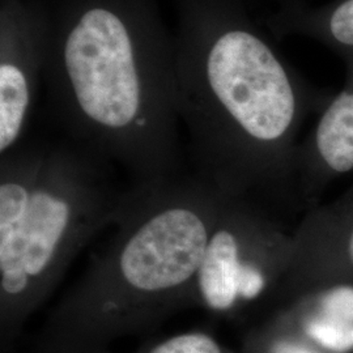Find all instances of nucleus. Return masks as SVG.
<instances>
[{
	"label": "nucleus",
	"mask_w": 353,
	"mask_h": 353,
	"mask_svg": "<svg viewBox=\"0 0 353 353\" xmlns=\"http://www.w3.org/2000/svg\"><path fill=\"white\" fill-rule=\"evenodd\" d=\"M174 41L181 123L192 174L287 214L297 195L309 97L239 0H181Z\"/></svg>",
	"instance_id": "1"
},
{
	"label": "nucleus",
	"mask_w": 353,
	"mask_h": 353,
	"mask_svg": "<svg viewBox=\"0 0 353 353\" xmlns=\"http://www.w3.org/2000/svg\"><path fill=\"white\" fill-rule=\"evenodd\" d=\"M43 79L65 138L132 185L185 176L174 41L153 0H64Z\"/></svg>",
	"instance_id": "2"
},
{
	"label": "nucleus",
	"mask_w": 353,
	"mask_h": 353,
	"mask_svg": "<svg viewBox=\"0 0 353 353\" xmlns=\"http://www.w3.org/2000/svg\"><path fill=\"white\" fill-rule=\"evenodd\" d=\"M227 196L192 173L131 183L110 242L51 310L42 353L100 352L103 343L192 306L203 255Z\"/></svg>",
	"instance_id": "3"
},
{
	"label": "nucleus",
	"mask_w": 353,
	"mask_h": 353,
	"mask_svg": "<svg viewBox=\"0 0 353 353\" xmlns=\"http://www.w3.org/2000/svg\"><path fill=\"white\" fill-rule=\"evenodd\" d=\"M115 166L62 135L0 159V319L6 344L54 294L92 240L114 227L130 188Z\"/></svg>",
	"instance_id": "4"
},
{
	"label": "nucleus",
	"mask_w": 353,
	"mask_h": 353,
	"mask_svg": "<svg viewBox=\"0 0 353 353\" xmlns=\"http://www.w3.org/2000/svg\"><path fill=\"white\" fill-rule=\"evenodd\" d=\"M292 234L283 214L228 195L203 255L192 306L229 321L267 316L288 274Z\"/></svg>",
	"instance_id": "5"
},
{
	"label": "nucleus",
	"mask_w": 353,
	"mask_h": 353,
	"mask_svg": "<svg viewBox=\"0 0 353 353\" xmlns=\"http://www.w3.org/2000/svg\"><path fill=\"white\" fill-rule=\"evenodd\" d=\"M50 17L29 0H4L0 14V156L28 139L43 77Z\"/></svg>",
	"instance_id": "6"
},
{
	"label": "nucleus",
	"mask_w": 353,
	"mask_h": 353,
	"mask_svg": "<svg viewBox=\"0 0 353 353\" xmlns=\"http://www.w3.org/2000/svg\"><path fill=\"white\" fill-rule=\"evenodd\" d=\"M353 281V186L310 207L293 228L290 268L275 307L306 290Z\"/></svg>",
	"instance_id": "7"
},
{
	"label": "nucleus",
	"mask_w": 353,
	"mask_h": 353,
	"mask_svg": "<svg viewBox=\"0 0 353 353\" xmlns=\"http://www.w3.org/2000/svg\"><path fill=\"white\" fill-rule=\"evenodd\" d=\"M341 93L323 109L301 141L297 156V195L303 210L319 203L331 183L353 173V55Z\"/></svg>",
	"instance_id": "8"
},
{
	"label": "nucleus",
	"mask_w": 353,
	"mask_h": 353,
	"mask_svg": "<svg viewBox=\"0 0 353 353\" xmlns=\"http://www.w3.org/2000/svg\"><path fill=\"white\" fill-rule=\"evenodd\" d=\"M271 312L321 350L353 353V281L306 290Z\"/></svg>",
	"instance_id": "9"
},
{
	"label": "nucleus",
	"mask_w": 353,
	"mask_h": 353,
	"mask_svg": "<svg viewBox=\"0 0 353 353\" xmlns=\"http://www.w3.org/2000/svg\"><path fill=\"white\" fill-rule=\"evenodd\" d=\"M293 28L339 51L345 58L353 55V0H336L296 16Z\"/></svg>",
	"instance_id": "10"
},
{
	"label": "nucleus",
	"mask_w": 353,
	"mask_h": 353,
	"mask_svg": "<svg viewBox=\"0 0 353 353\" xmlns=\"http://www.w3.org/2000/svg\"><path fill=\"white\" fill-rule=\"evenodd\" d=\"M243 350L245 353H328L305 339L275 312L252 328Z\"/></svg>",
	"instance_id": "11"
},
{
	"label": "nucleus",
	"mask_w": 353,
	"mask_h": 353,
	"mask_svg": "<svg viewBox=\"0 0 353 353\" xmlns=\"http://www.w3.org/2000/svg\"><path fill=\"white\" fill-rule=\"evenodd\" d=\"M138 353H232L212 334L192 330L154 341Z\"/></svg>",
	"instance_id": "12"
}]
</instances>
